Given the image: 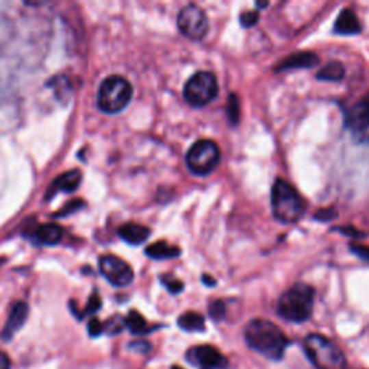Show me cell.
Returning a JSON list of instances; mask_svg holds the SVG:
<instances>
[{"label":"cell","instance_id":"30","mask_svg":"<svg viewBox=\"0 0 369 369\" xmlns=\"http://www.w3.org/2000/svg\"><path fill=\"white\" fill-rule=\"evenodd\" d=\"M342 232H344V234H348V236H351V237H355V238H357V237H364V234H362V232H357L358 229H355V228H351V227H346V228H339Z\"/></svg>","mask_w":369,"mask_h":369},{"label":"cell","instance_id":"9","mask_svg":"<svg viewBox=\"0 0 369 369\" xmlns=\"http://www.w3.org/2000/svg\"><path fill=\"white\" fill-rule=\"evenodd\" d=\"M346 129L358 143H369V97L353 104L345 116Z\"/></svg>","mask_w":369,"mask_h":369},{"label":"cell","instance_id":"28","mask_svg":"<svg viewBox=\"0 0 369 369\" xmlns=\"http://www.w3.org/2000/svg\"><path fill=\"white\" fill-rule=\"evenodd\" d=\"M100 306H101L100 298H99L97 296H94V297H91V300H90V303H88V306H87L86 313H92V311H95L97 309H100Z\"/></svg>","mask_w":369,"mask_h":369},{"label":"cell","instance_id":"13","mask_svg":"<svg viewBox=\"0 0 369 369\" xmlns=\"http://www.w3.org/2000/svg\"><path fill=\"white\" fill-rule=\"evenodd\" d=\"M333 31L338 35H357L362 31L361 22L357 16V13L351 9H344L340 12V15L338 16Z\"/></svg>","mask_w":369,"mask_h":369},{"label":"cell","instance_id":"7","mask_svg":"<svg viewBox=\"0 0 369 369\" xmlns=\"http://www.w3.org/2000/svg\"><path fill=\"white\" fill-rule=\"evenodd\" d=\"M221 152L212 140H198L189 149L186 155V165L189 170L198 176L209 175L220 163Z\"/></svg>","mask_w":369,"mask_h":369},{"label":"cell","instance_id":"25","mask_svg":"<svg viewBox=\"0 0 369 369\" xmlns=\"http://www.w3.org/2000/svg\"><path fill=\"white\" fill-rule=\"evenodd\" d=\"M209 314H211L212 319H216V320L222 319L225 316V305L222 302H220V300H218V302L211 303Z\"/></svg>","mask_w":369,"mask_h":369},{"label":"cell","instance_id":"4","mask_svg":"<svg viewBox=\"0 0 369 369\" xmlns=\"http://www.w3.org/2000/svg\"><path fill=\"white\" fill-rule=\"evenodd\" d=\"M305 351L318 369H345L346 358L333 340L311 333L305 339Z\"/></svg>","mask_w":369,"mask_h":369},{"label":"cell","instance_id":"26","mask_svg":"<svg viewBox=\"0 0 369 369\" xmlns=\"http://www.w3.org/2000/svg\"><path fill=\"white\" fill-rule=\"evenodd\" d=\"M352 253L365 259L366 263H369V247H365V245H358V244H352L351 245Z\"/></svg>","mask_w":369,"mask_h":369},{"label":"cell","instance_id":"18","mask_svg":"<svg viewBox=\"0 0 369 369\" xmlns=\"http://www.w3.org/2000/svg\"><path fill=\"white\" fill-rule=\"evenodd\" d=\"M146 254L150 258L155 259H166V258H176L181 255V249L175 247V245L168 244L166 241H157L146 249Z\"/></svg>","mask_w":369,"mask_h":369},{"label":"cell","instance_id":"6","mask_svg":"<svg viewBox=\"0 0 369 369\" xmlns=\"http://www.w3.org/2000/svg\"><path fill=\"white\" fill-rule=\"evenodd\" d=\"M218 95L216 77L209 71H199L188 79L183 97L192 107H203L214 101Z\"/></svg>","mask_w":369,"mask_h":369},{"label":"cell","instance_id":"3","mask_svg":"<svg viewBox=\"0 0 369 369\" xmlns=\"http://www.w3.org/2000/svg\"><path fill=\"white\" fill-rule=\"evenodd\" d=\"M314 305V289L309 284L297 283L281 294L277 311L285 320L302 323L311 316Z\"/></svg>","mask_w":369,"mask_h":369},{"label":"cell","instance_id":"15","mask_svg":"<svg viewBox=\"0 0 369 369\" xmlns=\"http://www.w3.org/2000/svg\"><path fill=\"white\" fill-rule=\"evenodd\" d=\"M319 64V58L313 52H297L285 58L277 68L276 71H287L297 70V68H311Z\"/></svg>","mask_w":369,"mask_h":369},{"label":"cell","instance_id":"17","mask_svg":"<svg viewBox=\"0 0 369 369\" xmlns=\"http://www.w3.org/2000/svg\"><path fill=\"white\" fill-rule=\"evenodd\" d=\"M62 228L58 224H44L35 229V240L44 245H55L62 240Z\"/></svg>","mask_w":369,"mask_h":369},{"label":"cell","instance_id":"16","mask_svg":"<svg viewBox=\"0 0 369 369\" xmlns=\"http://www.w3.org/2000/svg\"><path fill=\"white\" fill-rule=\"evenodd\" d=\"M120 237L131 245H140L150 237V229L140 224H125L118 229Z\"/></svg>","mask_w":369,"mask_h":369},{"label":"cell","instance_id":"10","mask_svg":"<svg viewBox=\"0 0 369 369\" xmlns=\"http://www.w3.org/2000/svg\"><path fill=\"white\" fill-rule=\"evenodd\" d=\"M101 275L116 287H125L133 281L134 272L131 267L116 255H104L100 258Z\"/></svg>","mask_w":369,"mask_h":369},{"label":"cell","instance_id":"27","mask_svg":"<svg viewBox=\"0 0 369 369\" xmlns=\"http://www.w3.org/2000/svg\"><path fill=\"white\" fill-rule=\"evenodd\" d=\"M88 327H90V335L91 336H97V335H100L103 332V325L97 319L91 320Z\"/></svg>","mask_w":369,"mask_h":369},{"label":"cell","instance_id":"11","mask_svg":"<svg viewBox=\"0 0 369 369\" xmlns=\"http://www.w3.org/2000/svg\"><path fill=\"white\" fill-rule=\"evenodd\" d=\"M186 359L202 369H225L228 366V361L224 355L209 345H201L189 349Z\"/></svg>","mask_w":369,"mask_h":369},{"label":"cell","instance_id":"14","mask_svg":"<svg viewBox=\"0 0 369 369\" xmlns=\"http://www.w3.org/2000/svg\"><path fill=\"white\" fill-rule=\"evenodd\" d=\"M79 183H81V173L78 170L65 172L60 177H57L55 182L52 183L48 192V198H52L58 192H66V194L74 192V190L78 189Z\"/></svg>","mask_w":369,"mask_h":369},{"label":"cell","instance_id":"12","mask_svg":"<svg viewBox=\"0 0 369 369\" xmlns=\"http://www.w3.org/2000/svg\"><path fill=\"white\" fill-rule=\"evenodd\" d=\"M28 314H29V307L26 303L18 302L15 306H13L9 314V319L5 325L2 338L5 340H10L13 336H15L21 331V327L25 325L26 319H28Z\"/></svg>","mask_w":369,"mask_h":369},{"label":"cell","instance_id":"19","mask_svg":"<svg viewBox=\"0 0 369 369\" xmlns=\"http://www.w3.org/2000/svg\"><path fill=\"white\" fill-rule=\"evenodd\" d=\"M177 325H179L186 332H201L205 329V319L202 314L196 311H188V313H183L179 318Z\"/></svg>","mask_w":369,"mask_h":369},{"label":"cell","instance_id":"24","mask_svg":"<svg viewBox=\"0 0 369 369\" xmlns=\"http://www.w3.org/2000/svg\"><path fill=\"white\" fill-rule=\"evenodd\" d=\"M259 19V13L258 10H249V12H242L240 16V22L244 26V28H251Z\"/></svg>","mask_w":369,"mask_h":369},{"label":"cell","instance_id":"8","mask_svg":"<svg viewBox=\"0 0 369 369\" xmlns=\"http://www.w3.org/2000/svg\"><path fill=\"white\" fill-rule=\"evenodd\" d=\"M177 28L189 39H203L209 28L207 13L198 5H186L177 15Z\"/></svg>","mask_w":369,"mask_h":369},{"label":"cell","instance_id":"23","mask_svg":"<svg viewBox=\"0 0 369 369\" xmlns=\"http://www.w3.org/2000/svg\"><path fill=\"white\" fill-rule=\"evenodd\" d=\"M160 280L163 284H165L166 289L173 294L181 293L183 290V283L181 280L172 277V276H162Z\"/></svg>","mask_w":369,"mask_h":369},{"label":"cell","instance_id":"1","mask_svg":"<svg viewBox=\"0 0 369 369\" xmlns=\"http://www.w3.org/2000/svg\"><path fill=\"white\" fill-rule=\"evenodd\" d=\"M247 345L272 361H280L289 346V339L280 327L266 319H254L245 326Z\"/></svg>","mask_w":369,"mask_h":369},{"label":"cell","instance_id":"29","mask_svg":"<svg viewBox=\"0 0 369 369\" xmlns=\"http://www.w3.org/2000/svg\"><path fill=\"white\" fill-rule=\"evenodd\" d=\"M10 368V359L5 352L0 351V369H9Z\"/></svg>","mask_w":369,"mask_h":369},{"label":"cell","instance_id":"31","mask_svg":"<svg viewBox=\"0 0 369 369\" xmlns=\"http://www.w3.org/2000/svg\"><path fill=\"white\" fill-rule=\"evenodd\" d=\"M202 281H203L205 284H207V285H214V284H215V280L211 279V276H207V275L202 276Z\"/></svg>","mask_w":369,"mask_h":369},{"label":"cell","instance_id":"21","mask_svg":"<svg viewBox=\"0 0 369 369\" xmlns=\"http://www.w3.org/2000/svg\"><path fill=\"white\" fill-rule=\"evenodd\" d=\"M126 326L136 335H143V333H147L150 331V327H149L147 322L144 320V318L134 310L130 311L129 318L126 319Z\"/></svg>","mask_w":369,"mask_h":369},{"label":"cell","instance_id":"2","mask_svg":"<svg viewBox=\"0 0 369 369\" xmlns=\"http://www.w3.org/2000/svg\"><path fill=\"white\" fill-rule=\"evenodd\" d=\"M272 214L283 224H296L305 215V202L297 190L283 179H277L271 189Z\"/></svg>","mask_w":369,"mask_h":369},{"label":"cell","instance_id":"22","mask_svg":"<svg viewBox=\"0 0 369 369\" xmlns=\"http://www.w3.org/2000/svg\"><path fill=\"white\" fill-rule=\"evenodd\" d=\"M227 114L231 121V125L237 126L240 123V100L236 94H231L228 99V107H227Z\"/></svg>","mask_w":369,"mask_h":369},{"label":"cell","instance_id":"20","mask_svg":"<svg viewBox=\"0 0 369 369\" xmlns=\"http://www.w3.org/2000/svg\"><path fill=\"white\" fill-rule=\"evenodd\" d=\"M345 77V68L340 62H331L325 65L318 73L316 78L320 81H340Z\"/></svg>","mask_w":369,"mask_h":369},{"label":"cell","instance_id":"32","mask_svg":"<svg viewBox=\"0 0 369 369\" xmlns=\"http://www.w3.org/2000/svg\"><path fill=\"white\" fill-rule=\"evenodd\" d=\"M172 369H182V368H179V366H173Z\"/></svg>","mask_w":369,"mask_h":369},{"label":"cell","instance_id":"5","mask_svg":"<svg viewBox=\"0 0 369 369\" xmlns=\"http://www.w3.org/2000/svg\"><path fill=\"white\" fill-rule=\"evenodd\" d=\"M133 97V87L125 77H107L99 90V107L107 114H116L125 110Z\"/></svg>","mask_w":369,"mask_h":369}]
</instances>
